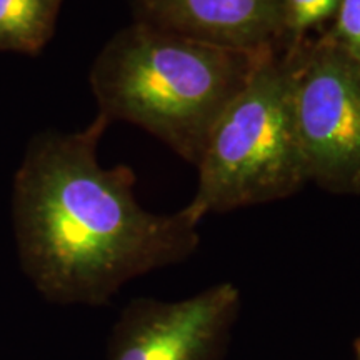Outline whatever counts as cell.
<instances>
[{
    "label": "cell",
    "instance_id": "7a4b0ae2",
    "mask_svg": "<svg viewBox=\"0 0 360 360\" xmlns=\"http://www.w3.org/2000/svg\"><path fill=\"white\" fill-rule=\"evenodd\" d=\"M269 52L220 47L134 20L103 45L89 82L98 114L137 125L197 167L215 124Z\"/></svg>",
    "mask_w": 360,
    "mask_h": 360
},
{
    "label": "cell",
    "instance_id": "8992f818",
    "mask_svg": "<svg viewBox=\"0 0 360 360\" xmlns=\"http://www.w3.org/2000/svg\"><path fill=\"white\" fill-rule=\"evenodd\" d=\"M283 0H134V20L236 51L285 47Z\"/></svg>",
    "mask_w": 360,
    "mask_h": 360
},
{
    "label": "cell",
    "instance_id": "30bf717a",
    "mask_svg": "<svg viewBox=\"0 0 360 360\" xmlns=\"http://www.w3.org/2000/svg\"><path fill=\"white\" fill-rule=\"evenodd\" d=\"M355 349H357V357H359V360H360V339H359V342H357V347H355Z\"/></svg>",
    "mask_w": 360,
    "mask_h": 360
},
{
    "label": "cell",
    "instance_id": "52a82bcc",
    "mask_svg": "<svg viewBox=\"0 0 360 360\" xmlns=\"http://www.w3.org/2000/svg\"><path fill=\"white\" fill-rule=\"evenodd\" d=\"M64 0H0V51L39 56L56 34Z\"/></svg>",
    "mask_w": 360,
    "mask_h": 360
},
{
    "label": "cell",
    "instance_id": "6da1fadb",
    "mask_svg": "<svg viewBox=\"0 0 360 360\" xmlns=\"http://www.w3.org/2000/svg\"><path fill=\"white\" fill-rule=\"evenodd\" d=\"M102 114L77 132L30 139L12 191L22 267L57 304L103 305L132 278L187 260L200 244L186 210L152 214L135 199L129 165L102 167Z\"/></svg>",
    "mask_w": 360,
    "mask_h": 360
},
{
    "label": "cell",
    "instance_id": "3957f363",
    "mask_svg": "<svg viewBox=\"0 0 360 360\" xmlns=\"http://www.w3.org/2000/svg\"><path fill=\"white\" fill-rule=\"evenodd\" d=\"M184 210L195 220L294 195L309 184L294 124L292 67L272 51L229 103L207 141Z\"/></svg>",
    "mask_w": 360,
    "mask_h": 360
},
{
    "label": "cell",
    "instance_id": "5b68a950",
    "mask_svg": "<svg viewBox=\"0 0 360 360\" xmlns=\"http://www.w3.org/2000/svg\"><path fill=\"white\" fill-rule=\"evenodd\" d=\"M240 304L232 282L174 302L135 299L112 328L109 360H222Z\"/></svg>",
    "mask_w": 360,
    "mask_h": 360
},
{
    "label": "cell",
    "instance_id": "ba28073f",
    "mask_svg": "<svg viewBox=\"0 0 360 360\" xmlns=\"http://www.w3.org/2000/svg\"><path fill=\"white\" fill-rule=\"evenodd\" d=\"M340 0H283L282 24L285 45L319 34L334 20Z\"/></svg>",
    "mask_w": 360,
    "mask_h": 360
},
{
    "label": "cell",
    "instance_id": "9c48e42d",
    "mask_svg": "<svg viewBox=\"0 0 360 360\" xmlns=\"http://www.w3.org/2000/svg\"><path fill=\"white\" fill-rule=\"evenodd\" d=\"M322 32L360 67V0H340L334 20Z\"/></svg>",
    "mask_w": 360,
    "mask_h": 360
},
{
    "label": "cell",
    "instance_id": "277c9868",
    "mask_svg": "<svg viewBox=\"0 0 360 360\" xmlns=\"http://www.w3.org/2000/svg\"><path fill=\"white\" fill-rule=\"evenodd\" d=\"M283 49L307 180L337 195H360V67L323 32Z\"/></svg>",
    "mask_w": 360,
    "mask_h": 360
}]
</instances>
